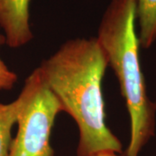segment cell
I'll return each mask as SVG.
<instances>
[{
	"label": "cell",
	"instance_id": "cell-1",
	"mask_svg": "<svg viewBox=\"0 0 156 156\" xmlns=\"http://www.w3.org/2000/svg\"><path fill=\"white\" fill-rule=\"evenodd\" d=\"M108 66L96 37L68 40L39 66L63 112L79 131L77 156L122 153V145L105 122L102 80Z\"/></svg>",
	"mask_w": 156,
	"mask_h": 156
},
{
	"label": "cell",
	"instance_id": "cell-2",
	"mask_svg": "<svg viewBox=\"0 0 156 156\" xmlns=\"http://www.w3.org/2000/svg\"><path fill=\"white\" fill-rule=\"evenodd\" d=\"M136 0H112L101 17L96 39L119 81L130 119L125 156H138L155 133L156 102L147 94L135 31Z\"/></svg>",
	"mask_w": 156,
	"mask_h": 156
},
{
	"label": "cell",
	"instance_id": "cell-3",
	"mask_svg": "<svg viewBox=\"0 0 156 156\" xmlns=\"http://www.w3.org/2000/svg\"><path fill=\"white\" fill-rule=\"evenodd\" d=\"M16 137L8 156H54L50 143L56 115L63 112L39 68L26 78L20 95Z\"/></svg>",
	"mask_w": 156,
	"mask_h": 156
},
{
	"label": "cell",
	"instance_id": "cell-4",
	"mask_svg": "<svg viewBox=\"0 0 156 156\" xmlns=\"http://www.w3.org/2000/svg\"><path fill=\"white\" fill-rule=\"evenodd\" d=\"M30 0H0V27L5 31L6 44L19 48L33 38L30 24Z\"/></svg>",
	"mask_w": 156,
	"mask_h": 156
},
{
	"label": "cell",
	"instance_id": "cell-5",
	"mask_svg": "<svg viewBox=\"0 0 156 156\" xmlns=\"http://www.w3.org/2000/svg\"><path fill=\"white\" fill-rule=\"evenodd\" d=\"M140 48H150L156 39V0H136Z\"/></svg>",
	"mask_w": 156,
	"mask_h": 156
},
{
	"label": "cell",
	"instance_id": "cell-6",
	"mask_svg": "<svg viewBox=\"0 0 156 156\" xmlns=\"http://www.w3.org/2000/svg\"><path fill=\"white\" fill-rule=\"evenodd\" d=\"M19 99L9 104L0 103V156H8L11 143V129L17 123Z\"/></svg>",
	"mask_w": 156,
	"mask_h": 156
},
{
	"label": "cell",
	"instance_id": "cell-7",
	"mask_svg": "<svg viewBox=\"0 0 156 156\" xmlns=\"http://www.w3.org/2000/svg\"><path fill=\"white\" fill-rule=\"evenodd\" d=\"M5 44H6L5 37L0 34V47ZM17 81V74L10 70L0 58V90H11Z\"/></svg>",
	"mask_w": 156,
	"mask_h": 156
},
{
	"label": "cell",
	"instance_id": "cell-8",
	"mask_svg": "<svg viewBox=\"0 0 156 156\" xmlns=\"http://www.w3.org/2000/svg\"><path fill=\"white\" fill-rule=\"evenodd\" d=\"M97 156H125L124 154L122 155V154H116V153H114V152H104V153H101L99 155Z\"/></svg>",
	"mask_w": 156,
	"mask_h": 156
}]
</instances>
